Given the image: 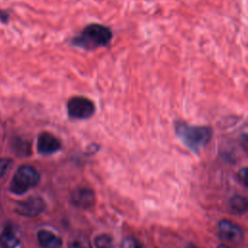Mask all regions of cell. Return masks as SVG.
<instances>
[{
  "mask_svg": "<svg viewBox=\"0 0 248 248\" xmlns=\"http://www.w3.org/2000/svg\"><path fill=\"white\" fill-rule=\"evenodd\" d=\"M174 130L178 140L196 154L210 142L213 136V131L208 126L191 125L180 120L175 122Z\"/></svg>",
  "mask_w": 248,
  "mask_h": 248,
  "instance_id": "cell-1",
  "label": "cell"
},
{
  "mask_svg": "<svg viewBox=\"0 0 248 248\" xmlns=\"http://www.w3.org/2000/svg\"><path fill=\"white\" fill-rule=\"evenodd\" d=\"M111 39L112 31L110 28L99 23H92L84 27L78 35L73 38L72 45L81 49L93 50L107 46Z\"/></svg>",
  "mask_w": 248,
  "mask_h": 248,
  "instance_id": "cell-2",
  "label": "cell"
},
{
  "mask_svg": "<svg viewBox=\"0 0 248 248\" xmlns=\"http://www.w3.org/2000/svg\"><path fill=\"white\" fill-rule=\"evenodd\" d=\"M40 181V174L36 169L31 166H21L16 171L11 182L10 189L15 194H23L32 187H35Z\"/></svg>",
  "mask_w": 248,
  "mask_h": 248,
  "instance_id": "cell-3",
  "label": "cell"
},
{
  "mask_svg": "<svg viewBox=\"0 0 248 248\" xmlns=\"http://www.w3.org/2000/svg\"><path fill=\"white\" fill-rule=\"evenodd\" d=\"M67 112L72 119H88L95 112V105L86 97L75 96L67 103Z\"/></svg>",
  "mask_w": 248,
  "mask_h": 248,
  "instance_id": "cell-4",
  "label": "cell"
},
{
  "mask_svg": "<svg viewBox=\"0 0 248 248\" xmlns=\"http://www.w3.org/2000/svg\"><path fill=\"white\" fill-rule=\"evenodd\" d=\"M217 228L220 237L228 242L238 244L244 239V232L242 228L231 220H220Z\"/></svg>",
  "mask_w": 248,
  "mask_h": 248,
  "instance_id": "cell-5",
  "label": "cell"
},
{
  "mask_svg": "<svg viewBox=\"0 0 248 248\" xmlns=\"http://www.w3.org/2000/svg\"><path fill=\"white\" fill-rule=\"evenodd\" d=\"M46 208V203L39 197H30L27 200L18 202L16 205V211L25 217H36Z\"/></svg>",
  "mask_w": 248,
  "mask_h": 248,
  "instance_id": "cell-6",
  "label": "cell"
},
{
  "mask_svg": "<svg viewBox=\"0 0 248 248\" xmlns=\"http://www.w3.org/2000/svg\"><path fill=\"white\" fill-rule=\"evenodd\" d=\"M37 149L42 155H51L61 149V142L52 134L44 132L38 137Z\"/></svg>",
  "mask_w": 248,
  "mask_h": 248,
  "instance_id": "cell-7",
  "label": "cell"
},
{
  "mask_svg": "<svg viewBox=\"0 0 248 248\" xmlns=\"http://www.w3.org/2000/svg\"><path fill=\"white\" fill-rule=\"evenodd\" d=\"M71 201L75 206L81 209H88L95 203L94 191L88 187H78L72 193Z\"/></svg>",
  "mask_w": 248,
  "mask_h": 248,
  "instance_id": "cell-8",
  "label": "cell"
},
{
  "mask_svg": "<svg viewBox=\"0 0 248 248\" xmlns=\"http://www.w3.org/2000/svg\"><path fill=\"white\" fill-rule=\"evenodd\" d=\"M37 238L40 246L43 248H60L62 246V239L58 235L46 230L39 231Z\"/></svg>",
  "mask_w": 248,
  "mask_h": 248,
  "instance_id": "cell-9",
  "label": "cell"
},
{
  "mask_svg": "<svg viewBox=\"0 0 248 248\" xmlns=\"http://www.w3.org/2000/svg\"><path fill=\"white\" fill-rule=\"evenodd\" d=\"M20 244L19 238L12 227H6L0 234V245L3 248H16Z\"/></svg>",
  "mask_w": 248,
  "mask_h": 248,
  "instance_id": "cell-10",
  "label": "cell"
},
{
  "mask_svg": "<svg viewBox=\"0 0 248 248\" xmlns=\"http://www.w3.org/2000/svg\"><path fill=\"white\" fill-rule=\"evenodd\" d=\"M68 248H92L89 238L82 232H76L71 236Z\"/></svg>",
  "mask_w": 248,
  "mask_h": 248,
  "instance_id": "cell-11",
  "label": "cell"
},
{
  "mask_svg": "<svg viewBox=\"0 0 248 248\" xmlns=\"http://www.w3.org/2000/svg\"><path fill=\"white\" fill-rule=\"evenodd\" d=\"M230 205L233 212L237 214H244L248 209L247 199L240 195H234L230 200Z\"/></svg>",
  "mask_w": 248,
  "mask_h": 248,
  "instance_id": "cell-12",
  "label": "cell"
},
{
  "mask_svg": "<svg viewBox=\"0 0 248 248\" xmlns=\"http://www.w3.org/2000/svg\"><path fill=\"white\" fill-rule=\"evenodd\" d=\"M94 246L96 248H113V240L107 233L99 234L94 238Z\"/></svg>",
  "mask_w": 248,
  "mask_h": 248,
  "instance_id": "cell-13",
  "label": "cell"
},
{
  "mask_svg": "<svg viewBox=\"0 0 248 248\" xmlns=\"http://www.w3.org/2000/svg\"><path fill=\"white\" fill-rule=\"evenodd\" d=\"M120 248H143L142 243L134 236L125 237L120 245Z\"/></svg>",
  "mask_w": 248,
  "mask_h": 248,
  "instance_id": "cell-14",
  "label": "cell"
},
{
  "mask_svg": "<svg viewBox=\"0 0 248 248\" xmlns=\"http://www.w3.org/2000/svg\"><path fill=\"white\" fill-rule=\"evenodd\" d=\"M14 147L17 154H23V155L29 154V151H30L29 143L25 140H22L21 139H17L16 141L14 142Z\"/></svg>",
  "mask_w": 248,
  "mask_h": 248,
  "instance_id": "cell-15",
  "label": "cell"
},
{
  "mask_svg": "<svg viewBox=\"0 0 248 248\" xmlns=\"http://www.w3.org/2000/svg\"><path fill=\"white\" fill-rule=\"evenodd\" d=\"M12 161L7 158H0V177L5 174L7 170L9 169Z\"/></svg>",
  "mask_w": 248,
  "mask_h": 248,
  "instance_id": "cell-16",
  "label": "cell"
},
{
  "mask_svg": "<svg viewBox=\"0 0 248 248\" xmlns=\"http://www.w3.org/2000/svg\"><path fill=\"white\" fill-rule=\"evenodd\" d=\"M246 168H243L239 170V178H241V181L243 182V185L246 187L247 182H246Z\"/></svg>",
  "mask_w": 248,
  "mask_h": 248,
  "instance_id": "cell-17",
  "label": "cell"
},
{
  "mask_svg": "<svg viewBox=\"0 0 248 248\" xmlns=\"http://www.w3.org/2000/svg\"><path fill=\"white\" fill-rule=\"evenodd\" d=\"M8 14L6 13V12H4V11H0V19L2 20V21H7V19H8Z\"/></svg>",
  "mask_w": 248,
  "mask_h": 248,
  "instance_id": "cell-18",
  "label": "cell"
},
{
  "mask_svg": "<svg viewBox=\"0 0 248 248\" xmlns=\"http://www.w3.org/2000/svg\"><path fill=\"white\" fill-rule=\"evenodd\" d=\"M217 248H230L228 245H225V244H220L217 246Z\"/></svg>",
  "mask_w": 248,
  "mask_h": 248,
  "instance_id": "cell-19",
  "label": "cell"
},
{
  "mask_svg": "<svg viewBox=\"0 0 248 248\" xmlns=\"http://www.w3.org/2000/svg\"><path fill=\"white\" fill-rule=\"evenodd\" d=\"M185 248H198V247L195 246V245H193V244H189V245H187Z\"/></svg>",
  "mask_w": 248,
  "mask_h": 248,
  "instance_id": "cell-20",
  "label": "cell"
}]
</instances>
